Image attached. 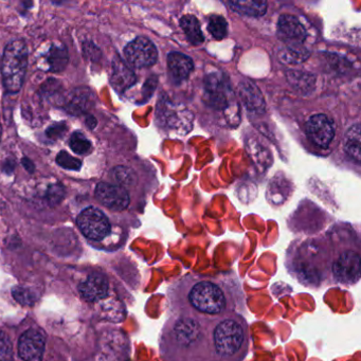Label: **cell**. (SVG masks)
<instances>
[{"instance_id":"18","label":"cell","mask_w":361,"mask_h":361,"mask_svg":"<svg viewBox=\"0 0 361 361\" xmlns=\"http://www.w3.org/2000/svg\"><path fill=\"white\" fill-rule=\"evenodd\" d=\"M229 6L233 11L238 12L245 16H252V18H259L263 16L267 11V3L266 1H229Z\"/></svg>"},{"instance_id":"21","label":"cell","mask_w":361,"mask_h":361,"mask_svg":"<svg viewBox=\"0 0 361 361\" xmlns=\"http://www.w3.org/2000/svg\"><path fill=\"white\" fill-rule=\"evenodd\" d=\"M308 56H310V52L302 46H288L282 50L280 59L282 62L297 64V63L304 62Z\"/></svg>"},{"instance_id":"12","label":"cell","mask_w":361,"mask_h":361,"mask_svg":"<svg viewBox=\"0 0 361 361\" xmlns=\"http://www.w3.org/2000/svg\"><path fill=\"white\" fill-rule=\"evenodd\" d=\"M109 281L103 274H92L80 284L79 290L84 299L90 302L100 301L109 293Z\"/></svg>"},{"instance_id":"17","label":"cell","mask_w":361,"mask_h":361,"mask_svg":"<svg viewBox=\"0 0 361 361\" xmlns=\"http://www.w3.org/2000/svg\"><path fill=\"white\" fill-rule=\"evenodd\" d=\"M360 137V126L355 124L346 133L344 139V149L356 164H360L361 160Z\"/></svg>"},{"instance_id":"25","label":"cell","mask_w":361,"mask_h":361,"mask_svg":"<svg viewBox=\"0 0 361 361\" xmlns=\"http://www.w3.org/2000/svg\"><path fill=\"white\" fill-rule=\"evenodd\" d=\"M56 164L61 168L71 171H79L82 168V161L78 158L73 157L67 152L62 151L56 156Z\"/></svg>"},{"instance_id":"19","label":"cell","mask_w":361,"mask_h":361,"mask_svg":"<svg viewBox=\"0 0 361 361\" xmlns=\"http://www.w3.org/2000/svg\"><path fill=\"white\" fill-rule=\"evenodd\" d=\"M180 26L192 45L198 46L204 43V35H202L200 22L195 16H183L180 20Z\"/></svg>"},{"instance_id":"15","label":"cell","mask_w":361,"mask_h":361,"mask_svg":"<svg viewBox=\"0 0 361 361\" xmlns=\"http://www.w3.org/2000/svg\"><path fill=\"white\" fill-rule=\"evenodd\" d=\"M111 82V85L118 92H123L124 90L134 85L136 82V75L133 73L132 69L126 66L121 59L117 58L113 63Z\"/></svg>"},{"instance_id":"9","label":"cell","mask_w":361,"mask_h":361,"mask_svg":"<svg viewBox=\"0 0 361 361\" xmlns=\"http://www.w3.org/2000/svg\"><path fill=\"white\" fill-rule=\"evenodd\" d=\"M206 94L208 103L217 109H229V85L225 75L213 73L206 78Z\"/></svg>"},{"instance_id":"26","label":"cell","mask_w":361,"mask_h":361,"mask_svg":"<svg viewBox=\"0 0 361 361\" xmlns=\"http://www.w3.org/2000/svg\"><path fill=\"white\" fill-rule=\"evenodd\" d=\"M65 197V188L61 183L50 185L46 191L45 200L49 206L60 204Z\"/></svg>"},{"instance_id":"5","label":"cell","mask_w":361,"mask_h":361,"mask_svg":"<svg viewBox=\"0 0 361 361\" xmlns=\"http://www.w3.org/2000/svg\"><path fill=\"white\" fill-rule=\"evenodd\" d=\"M77 223L82 233L90 240H102L111 232L106 215L94 207L84 209L78 216Z\"/></svg>"},{"instance_id":"13","label":"cell","mask_w":361,"mask_h":361,"mask_svg":"<svg viewBox=\"0 0 361 361\" xmlns=\"http://www.w3.org/2000/svg\"><path fill=\"white\" fill-rule=\"evenodd\" d=\"M69 56L66 48L60 44H52L51 47L42 56L43 71L60 73L68 64Z\"/></svg>"},{"instance_id":"14","label":"cell","mask_w":361,"mask_h":361,"mask_svg":"<svg viewBox=\"0 0 361 361\" xmlns=\"http://www.w3.org/2000/svg\"><path fill=\"white\" fill-rule=\"evenodd\" d=\"M168 67L171 77L176 82H183L189 78L194 69V63L190 56L179 52H171L168 56Z\"/></svg>"},{"instance_id":"28","label":"cell","mask_w":361,"mask_h":361,"mask_svg":"<svg viewBox=\"0 0 361 361\" xmlns=\"http://www.w3.org/2000/svg\"><path fill=\"white\" fill-rule=\"evenodd\" d=\"M12 343L5 333H0V361H12Z\"/></svg>"},{"instance_id":"3","label":"cell","mask_w":361,"mask_h":361,"mask_svg":"<svg viewBox=\"0 0 361 361\" xmlns=\"http://www.w3.org/2000/svg\"><path fill=\"white\" fill-rule=\"evenodd\" d=\"M335 250L323 248L316 243L305 245L300 250L289 251L285 267L291 278L307 288L319 289L331 284V267Z\"/></svg>"},{"instance_id":"4","label":"cell","mask_w":361,"mask_h":361,"mask_svg":"<svg viewBox=\"0 0 361 361\" xmlns=\"http://www.w3.org/2000/svg\"><path fill=\"white\" fill-rule=\"evenodd\" d=\"M28 67V48L24 41L16 39L8 44L1 59V77L8 94H16L24 85Z\"/></svg>"},{"instance_id":"1","label":"cell","mask_w":361,"mask_h":361,"mask_svg":"<svg viewBox=\"0 0 361 361\" xmlns=\"http://www.w3.org/2000/svg\"><path fill=\"white\" fill-rule=\"evenodd\" d=\"M162 361H245L250 329L244 314H171L158 338Z\"/></svg>"},{"instance_id":"10","label":"cell","mask_w":361,"mask_h":361,"mask_svg":"<svg viewBox=\"0 0 361 361\" xmlns=\"http://www.w3.org/2000/svg\"><path fill=\"white\" fill-rule=\"evenodd\" d=\"M45 350V338L35 329L23 334L18 342V354L25 361H42Z\"/></svg>"},{"instance_id":"23","label":"cell","mask_w":361,"mask_h":361,"mask_svg":"<svg viewBox=\"0 0 361 361\" xmlns=\"http://www.w3.org/2000/svg\"><path fill=\"white\" fill-rule=\"evenodd\" d=\"M69 147H71V151L79 154V155H85V154L90 153L92 149V142L81 132H75L71 135Z\"/></svg>"},{"instance_id":"6","label":"cell","mask_w":361,"mask_h":361,"mask_svg":"<svg viewBox=\"0 0 361 361\" xmlns=\"http://www.w3.org/2000/svg\"><path fill=\"white\" fill-rule=\"evenodd\" d=\"M124 56L130 66L145 68L153 66L158 60L156 46L147 37H136L124 48Z\"/></svg>"},{"instance_id":"8","label":"cell","mask_w":361,"mask_h":361,"mask_svg":"<svg viewBox=\"0 0 361 361\" xmlns=\"http://www.w3.org/2000/svg\"><path fill=\"white\" fill-rule=\"evenodd\" d=\"M306 134L317 147L326 149L335 136L333 123L325 115L312 116L306 123Z\"/></svg>"},{"instance_id":"30","label":"cell","mask_w":361,"mask_h":361,"mask_svg":"<svg viewBox=\"0 0 361 361\" xmlns=\"http://www.w3.org/2000/svg\"><path fill=\"white\" fill-rule=\"evenodd\" d=\"M23 166H25V169H26L28 172L33 173V171H35V164H33V162L31 161L30 159H28V158H23L22 161Z\"/></svg>"},{"instance_id":"31","label":"cell","mask_w":361,"mask_h":361,"mask_svg":"<svg viewBox=\"0 0 361 361\" xmlns=\"http://www.w3.org/2000/svg\"><path fill=\"white\" fill-rule=\"evenodd\" d=\"M86 124H87V126L92 128V130H94V128H96L97 126L96 118L92 117V115H88V114H86Z\"/></svg>"},{"instance_id":"27","label":"cell","mask_w":361,"mask_h":361,"mask_svg":"<svg viewBox=\"0 0 361 361\" xmlns=\"http://www.w3.org/2000/svg\"><path fill=\"white\" fill-rule=\"evenodd\" d=\"M13 297L22 305L31 306L37 302V295L29 288L16 287L13 289Z\"/></svg>"},{"instance_id":"2","label":"cell","mask_w":361,"mask_h":361,"mask_svg":"<svg viewBox=\"0 0 361 361\" xmlns=\"http://www.w3.org/2000/svg\"><path fill=\"white\" fill-rule=\"evenodd\" d=\"M168 316L195 314L215 317L229 312H246V295L234 272L216 276L189 272L166 287Z\"/></svg>"},{"instance_id":"22","label":"cell","mask_w":361,"mask_h":361,"mask_svg":"<svg viewBox=\"0 0 361 361\" xmlns=\"http://www.w3.org/2000/svg\"><path fill=\"white\" fill-rule=\"evenodd\" d=\"M208 31L215 39H225L228 35V23L223 16H212L209 18Z\"/></svg>"},{"instance_id":"11","label":"cell","mask_w":361,"mask_h":361,"mask_svg":"<svg viewBox=\"0 0 361 361\" xmlns=\"http://www.w3.org/2000/svg\"><path fill=\"white\" fill-rule=\"evenodd\" d=\"M279 37L288 46H302L306 39V30L297 18L293 16H281L278 23Z\"/></svg>"},{"instance_id":"29","label":"cell","mask_w":361,"mask_h":361,"mask_svg":"<svg viewBox=\"0 0 361 361\" xmlns=\"http://www.w3.org/2000/svg\"><path fill=\"white\" fill-rule=\"evenodd\" d=\"M67 130L66 123H56L52 124L51 126L48 128V130H46V135H47L48 138L51 139V140H58V139L62 138L64 136L65 133Z\"/></svg>"},{"instance_id":"16","label":"cell","mask_w":361,"mask_h":361,"mask_svg":"<svg viewBox=\"0 0 361 361\" xmlns=\"http://www.w3.org/2000/svg\"><path fill=\"white\" fill-rule=\"evenodd\" d=\"M238 90H240V98L249 111H257V113L263 111L265 103H264L261 92L257 90L255 84L244 81L240 84Z\"/></svg>"},{"instance_id":"7","label":"cell","mask_w":361,"mask_h":361,"mask_svg":"<svg viewBox=\"0 0 361 361\" xmlns=\"http://www.w3.org/2000/svg\"><path fill=\"white\" fill-rule=\"evenodd\" d=\"M97 200L113 211H123L130 204V195L126 188L121 185H111L107 183H100L97 185L96 191Z\"/></svg>"},{"instance_id":"24","label":"cell","mask_w":361,"mask_h":361,"mask_svg":"<svg viewBox=\"0 0 361 361\" xmlns=\"http://www.w3.org/2000/svg\"><path fill=\"white\" fill-rule=\"evenodd\" d=\"M113 175L116 181L123 188L126 185H134L137 178L134 171L132 169L126 168V166H117V168L114 169Z\"/></svg>"},{"instance_id":"32","label":"cell","mask_w":361,"mask_h":361,"mask_svg":"<svg viewBox=\"0 0 361 361\" xmlns=\"http://www.w3.org/2000/svg\"><path fill=\"white\" fill-rule=\"evenodd\" d=\"M0 133H1V128H0Z\"/></svg>"},{"instance_id":"20","label":"cell","mask_w":361,"mask_h":361,"mask_svg":"<svg viewBox=\"0 0 361 361\" xmlns=\"http://www.w3.org/2000/svg\"><path fill=\"white\" fill-rule=\"evenodd\" d=\"M92 94L88 90L84 88L83 92H77L73 94L71 102L67 103V111L73 115H81V114H87L88 107L92 105Z\"/></svg>"}]
</instances>
